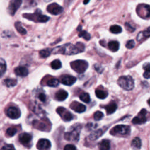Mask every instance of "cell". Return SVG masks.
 <instances>
[{"label": "cell", "instance_id": "obj_35", "mask_svg": "<svg viewBox=\"0 0 150 150\" xmlns=\"http://www.w3.org/2000/svg\"><path fill=\"white\" fill-rule=\"evenodd\" d=\"M80 99L84 103H88L90 101V97L88 93H83L80 96Z\"/></svg>", "mask_w": 150, "mask_h": 150}, {"label": "cell", "instance_id": "obj_6", "mask_svg": "<svg viewBox=\"0 0 150 150\" xmlns=\"http://www.w3.org/2000/svg\"><path fill=\"white\" fill-rule=\"evenodd\" d=\"M81 130V127L80 125H76L73 127V128L68 132L65 134L64 137L69 141H77L79 138V134Z\"/></svg>", "mask_w": 150, "mask_h": 150}, {"label": "cell", "instance_id": "obj_44", "mask_svg": "<svg viewBox=\"0 0 150 150\" xmlns=\"http://www.w3.org/2000/svg\"><path fill=\"white\" fill-rule=\"evenodd\" d=\"M81 30H82L81 26V25H79V26L77 27V30L79 31V32H80Z\"/></svg>", "mask_w": 150, "mask_h": 150}, {"label": "cell", "instance_id": "obj_2", "mask_svg": "<svg viewBox=\"0 0 150 150\" xmlns=\"http://www.w3.org/2000/svg\"><path fill=\"white\" fill-rule=\"evenodd\" d=\"M22 16L23 18L35 22H46L50 19L49 16L43 15L39 9L33 13H23Z\"/></svg>", "mask_w": 150, "mask_h": 150}, {"label": "cell", "instance_id": "obj_15", "mask_svg": "<svg viewBox=\"0 0 150 150\" xmlns=\"http://www.w3.org/2000/svg\"><path fill=\"white\" fill-rule=\"evenodd\" d=\"M32 135L28 133H22L19 136V142L23 145H26L30 143L32 140Z\"/></svg>", "mask_w": 150, "mask_h": 150}, {"label": "cell", "instance_id": "obj_27", "mask_svg": "<svg viewBox=\"0 0 150 150\" xmlns=\"http://www.w3.org/2000/svg\"><path fill=\"white\" fill-rule=\"evenodd\" d=\"M52 52V49H45L41 50L39 52V55L41 57L45 58V57H47L48 56H49Z\"/></svg>", "mask_w": 150, "mask_h": 150}, {"label": "cell", "instance_id": "obj_7", "mask_svg": "<svg viewBox=\"0 0 150 150\" xmlns=\"http://www.w3.org/2000/svg\"><path fill=\"white\" fill-rule=\"evenodd\" d=\"M22 0H11L9 1L7 10L11 16L15 15L18 9L20 8Z\"/></svg>", "mask_w": 150, "mask_h": 150}, {"label": "cell", "instance_id": "obj_34", "mask_svg": "<svg viewBox=\"0 0 150 150\" xmlns=\"http://www.w3.org/2000/svg\"><path fill=\"white\" fill-rule=\"evenodd\" d=\"M80 33H79V37H82L83 38H84L85 40H88L90 39L91 38V35H90V33H88L87 31L86 30H81L80 32H79Z\"/></svg>", "mask_w": 150, "mask_h": 150}, {"label": "cell", "instance_id": "obj_13", "mask_svg": "<svg viewBox=\"0 0 150 150\" xmlns=\"http://www.w3.org/2000/svg\"><path fill=\"white\" fill-rule=\"evenodd\" d=\"M36 146L39 150H49L51 147V143L49 140L42 138L38 141Z\"/></svg>", "mask_w": 150, "mask_h": 150}, {"label": "cell", "instance_id": "obj_18", "mask_svg": "<svg viewBox=\"0 0 150 150\" xmlns=\"http://www.w3.org/2000/svg\"><path fill=\"white\" fill-rule=\"evenodd\" d=\"M14 71H15V74L17 76H21V77L26 76L29 73L28 69L26 68L25 67H23V66L17 67L15 69Z\"/></svg>", "mask_w": 150, "mask_h": 150}, {"label": "cell", "instance_id": "obj_11", "mask_svg": "<svg viewBox=\"0 0 150 150\" xmlns=\"http://www.w3.org/2000/svg\"><path fill=\"white\" fill-rule=\"evenodd\" d=\"M146 111L145 109H142L141 111L138 113V115L132 119V123L135 124H142L146 122Z\"/></svg>", "mask_w": 150, "mask_h": 150}, {"label": "cell", "instance_id": "obj_4", "mask_svg": "<svg viewBox=\"0 0 150 150\" xmlns=\"http://www.w3.org/2000/svg\"><path fill=\"white\" fill-rule=\"evenodd\" d=\"M71 67L78 73H84L88 67V63L86 60H77L70 63Z\"/></svg>", "mask_w": 150, "mask_h": 150}, {"label": "cell", "instance_id": "obj_29", "mask_svg": "<svg viewBox=\"0 0 150 150\" xmlns=\"http://www.w3.org/2000/svg\"><path fill=\"white\" fill-rule=\"evenodd\" d=\"M131 145L135 148L139 149L141 146V141L138 137H136L133 139L131 142Z\"/></svg>", "mask_w": 150, "mask_h": 150}, {"label": "cell", "instance_id": "obj_25", "mask_svg": "<svg viewBox=\"0 0 150 150\" xmlns=\"http://www.w3.org/2000/svg\"><path fill=\"white\" fill-rule=\"evenodd\" d=\"M96 95L100 99H104L108 96V93L105 91L97 89L96 90Z\"/></svg>", "mask_w": 150, "mask_h": 150}, {"label": "cell", "instance_id": "obj_42", "mask_svg": "<svg viewBox=\"0 0 150 150\" xmlns=\"http://www.w3.org/2000/svg\"><path fill=\"white\" fill-rule=\"evenodd\" d=\"M39 98L40 99V101H42L43 102L45 101V100H46V96H45V94L44 93H40L39 95Z\"/></svg>", "mask_w": 150, "mask_h": 150}, {"label": "cell", "instance_id": "obj_37", "mask_svg": "<svg viewBox=\"0 0 150 150\" xmlns=\"http://www.w3.org/2000/svg\"><path fill=\"white\" fill-rule=\"evenodd\" d=\"M103 117V114L102 112L98 111H96L94 114V118L95 120L98 121V120H100Z\"/></svg>", "mask_w": 150, "mask_h": 150}, {"label": "cell", "instance_id": "obj_8", "mask_svg": "<svg viewBox=\"0 0 150 150\" xmlns=\"http://www.w3.org/2000/svg\"><path fill=\"white\" fill-rule=\"evenodd\" d=\"M137 13L143 18H150V5L141 4L137 8Z\"/></svg>", "mask_w": 150, "mask_h": 150}, {"label": "cell", "instance_id": "obj_1", "mask_svg": "<svg viewBox=\"0 0 150 150\" xmlns=\"http://www.w3.org/2000/svg\"><path fill=\"white\" fill-rule=\"evenodd\" d=\"M85 46L81 42H77L76 44L68 43L57 46L52 50V52L54 54L60 53L66 55H73L83 52Z\"/></svg>", "mask_w": 150, "mask_h": 150}, {"label": "cell", "instance_id": "obj_43", "mask_svg": "<svg viewBox=\"0 0 150 150\" xmlns=\"http://www.w3.org/2000/svg\"><path fill=\"white\" fill-rule=\"evenodd\" d=\"M73 0H65V4L66 5H70L72 2Z\"/></svg>", "mask_w": 150, "mask_h": 150}, {"label": "cell", "instance_id": "obj_3", "mask_svg": "<svg viewBox=\"0 0 150 150\" xmlns=\"http://www.w3.org/2000/svg\"><path fill=\"white\" fill-rule=\"evenodd\" d=\"M118 85L125 90H131L134 87V81L130 76H121L118 80Z\"/></svg>", "mask_w": 150, "mask_h": 150}, {"label": "cell", "instance_id": "obj_30", "mask_svg": "<svg viewBox=\"0 0 150 150\" xmlns=\"http://www.w3.org/2000/svg\"><path fill=\"white\" fill-rule=\"evenodd\" d=\"M4 83L8 87H13L15 86L16 83H17V81L15 79H6L4 80Z\"/></svg>", "mask_w": 150, "mask_h": 150}, {"label": "cell", "instance_id": "obj_36", "mask_svg": "<svg viewBox=\"0 0 150 150\" xmlns=\"http://www.w3.org/2000/svg\"><path fill=\"white\" fill-rule=\"evenodd\" d=\"M17 132V129L15 128H9L7 129L6 130V135H8L9 137H12L14 135H15V134Z\"/></svg>", "mask_w": 150, "mask_h": 150}, {"label": "cell", "instance_id": "obj_38", "mask_svg": "<svg viewBox=\"0 0 150 150\" xmlns=\"http://www.w3.org/2000/svg\"><path fill=\"white\" fill-rule=\"evenodd\" d=\"M135 46V42L134 40H129L128 41H127L126 45H125V47L127 49H131L132 48H133Z\"/></svg>", "mask_w": 150, "mask_h": 150}, {"label": "cell", "instance_id": "obj_12", "mask_svg": "<svg viewBox=\"0 0 150 150\" xmlns=\"http://www.w3.org/2000/svg\"><path fill=\"white\" fill-rule=\"evenodd\" d=\"M6 115L11 119H18L21 116V111L16 107H10L6 110Z\"/></svg>", "mask_w": 150, "mask_h": 150}, {"label": "cell", "instance_id": "obj_45", "mask_svg": "<svg viewBox=\"0 0 150 150\" xmlns=\"http://www.w3.org/2000/svg\"><path fill=\"white\" fill-rule=\"evenodd\" d=\"M89 2H90V0H84V1H83V4H84V5H86V4H87Z\"/></svg>", "mask_w": 150, "mask_h": 150}, {"label": "cell", "instance_id": "obj_16", "mask_svg": "<svg viewBox=\"0 0 150 150\" xmlns=\"http://www.w3.org/2000/svg\"><path fill=\"white\" fill-rule=\"evenodd\" d=\"M70 108L73 109L74 111L79 113H81L85 111L86 109V107L85 105L78 102H73L72 104H71Z\"/></svg>", "mask_w": 150, "mask_h": 150}, {"label": "cell", "instance_id": "obj_41", "mask_svg": "<svg viewBox=\"0 0 150 150\" xmlns=\"http://www.w3.org/2000/svg\"><path fill=\"white\" fill-rule=\"evenodd\" d=\"M64 150H76V148L74 145L67 144L64 146Z\"/></svg>", "mask_w": 150, "mask_h": 150}, {"label": "cell", "instance_id": "obj_32", "mask_svg": "<svg viewBox=\"0 0 150 150\" xmlns=\"http://www.w3.org/2000/svg\"><path fill=\"white\" fill-rule=\"evenodd\" d=\"M50 65H51V67L52 69L57 70V69H60L62 67V63L59 60L56 59V60H54L53 62H52Z\"/></svg>", "mask_w": 150, "mask_h": 150}, {"label": "cell", "instance_id": "obj_14", "mask_svg": "<svg viewBox=\"0 0 150 150\" xmlns=\"http://www.w3.org/2000/svg\"><path fill=\"white\" fill-rule=\"evenodd\" d=\"M76 81V78L70 75H64L61 78V82L62 84L66 86H71Z\"/></svg>", "mask_w": 150, "mask_h": 150}, {"label": "cell", "instance_id": "obj_20", "mask_svg": "<svg viewBox=\"0 0 150 150\" xmlns=\"http://www.w3.org/2000/svg\"><path fill=\"white\" fill-rule=\"evenodd\" d=\"M98 147L100 150H109L110 148V142L107 139L102 140L98 144Z\"/></svg>", "mask_w": 150, "mask_h": 150}, {"label": "cell", "instance_id": "obj_9", "mask_svg": "<svg viewBox=\"0 0 150 150\" xmlns=\"http://www.w3.org/2000/svg\"><path fill=\"white\" fill-rule=\"evenodd\" d=\"M47 11L54 15H58L63 12V8L57 3H52L47 6Z\"/></svg>", "mask_w": 150, "mask_h": 150}, {"label": "cell", "instance_id": "obj_17", "mask_svg": "<svg viewBox=\"0 0 150 150\" xmlns=\"http://www.w3.org/2000/svg\"><path fill=\"white\" fill-rule=\"evenodd\" d=\"M149 36H150V26L148 27L146 29L139 32V33L137 36V40L139 42H141Z\"/></svg>", "mask_w": 150, "mask_h": 150}, {"label": "cell", "instance_id": "obj_39", "mask_svg": "<svg viewBox=\"0 0 150 150\" xmlns=\"http://www.w3.org/2000/svg\"><path fill=\"white\" fill-rule=\"evenodd\" d=\"M125 27L126 29H127L128 31L130 32H134V31L135 30V29L134 27H132V26L129 23H128V22H125Z\"/></svg>", "mask_w": 150, "mask_h": 150}, {"label": "cell", "instance_id": "obj_33", "mask_svg": "<svg viewBox=\"0 0 150 150\" xmlns=\"http://www.w3.org/2000/svg\"><path fill=\"white\" fill-rule=\"evenodd\" d=\"M59 84V81L57 79H51L47 82V85L49 87H56Z\"/></svg>", "mask_w": 150, "mask_h": 150}, {"label": "cell", "instance_id": "obj_21", "mask_svg": "<svg viewBox=\"0 0 150 150\" xmlns=\"http://www.w3.org/2000/svg\"><path fill=\"white\" fill-rule=\"evenodd\" d=\"M108 47L111 51L115 52H117L119 49L120 43H118V42L115 41V40L110 41L108 43Z\"/></svg>", "mask_w": 150, "mask_h": 150}, {"label": "cell", "instance_id": "obj_19", "mask_svg": "<svg viewBox=\"0 0 150 150\" xmlns=\"http://www.w3.org/2000/svg\"><path fill=\"white\" fill-rule=\"evenodd\" d=\"M68 96V93L66 91L64 90H60L55 94V98L57 101H63L67 98Z\"/></svg>", "mask_w": 150, "mask_h": 150}, {"label": "cell", "instance_id": "obj_28", "mask_svg": "<svg viewBox=\"0 0 150 150\" xmlns=\"http://www.w3.org/2000/svg\"><path fill=\"white\" fill-rule=\"evenodd\" d=\"M110 30L111 33L114 34H118L122 32V28L120 26L117 25H114L110 28Z\"/></svg>", "mask_w": 150, "mask_h": 150}, {"label": "cell", "instance_id": "obj_31", "mask_svg": "<svg viewBox=\"0 0 150 150\" xmlns=\"http://www.w3.org/2000/svg\"><path fill=\"white\" fill-rule=\"evenodd\" d=\"M103 134V131L101 129H98L94 132H93L90 135V138L91 140H95L97 139L98 137H100Z\"/></svg>", "mask_w": 150, "mask_h": 150}, {"label": "cell", "instance_id": "obj_24", "mask_svg": "<svg viewBox=\"0 0 150 150\" xmlns=\"http://www.w3.org/2000/svg\"><path fill=\"white\" fill-rule=\"evenodd\" d=\"M6 70V64L5 60L0 58V78L4 74Z\"/></svg>", "mask_w": 150, "mask_h": 150}, {"label": "cell", "instance_id": "obj_10", "mask_svg": "<svg viewBox=\"0 0 150 150\" xmlns=\"http://www.w3.org/2000/svg\"><path fill=\"white\" fill-rule=\"evenodd\" d=\"M57 112L60 115L62 119L65 121H71L73 118L72 114L70 111H67L66 109L63 107L57 108Z\"/></svg>", "mask_w": 150, "mask_h": 150}, {"label": "cell", "instance_id": "obj_46", "mask_svg": "<svg viewBox=\"0 0 150 150\" xmlns=\"http://www.w3.org/2000/svg\"><path fill=\"white\" fill-rule=\"evenodd\" d=\"M148 104H149V105L150 106V98L148 100Z\"/></svg>", "mask_w": 150, "mask_h": 150}, {"label": "cell", "instance_id": "obj_26", "mask_svg": "<svg viewBox=\"0 0 150 150\" xmlns=\"http://www.w3.org/2000/svg\"><path fill=\"white\" fill-rule=\"evenodd\" d=\"M144 69L145 70L143 76L145 79L150 78V64L145 63L144 65Z\"/></svg>", "mask_w": 150, "mask_h": 150}, {"label": "cell", "instance_id": "obj_23", "mask_svg": "<svg viewBox=\"0 0 150 150\" xmlns=\"http://www.w3.org/2000/svg\"><path fill=\"white\" fill-rule=\"evenodd\" d=\"M15 27L16 30L21 35H25L27 32L26 30L22 26V23L19 21L16 22L15 23Z\"/></svg>", "mask_w": 150, "mask_h": 150}, {"label": "cell", "instance_id": "obj_22", "mask_svg": "<svg viewBox=\"0 0 150 150\" xmlns=\"http://www.w3.org/2000/svg\"><path fill=\"white\" fill-rule=\"evenodd\" d=\"M105 108L107 114H111L115 111L117 109V104L115 103H111L107 105Z\"/></svg>", "mask_w": 150, "mask_h": 150}, {"label": "cell", "instance_id": "obj_40", "mask_svg": "<svg viewBox=\"0 0 150 150\" xmlns=\"http://www.w3.org/2000/svg\"><path fill=\"white\" fill-rule=\"evenodd\" d=\"M1 150H15L13 145H5L1 149Z\"/></svg>", "mask_w": 150, "mask_h": 150}, {"label": "cell", "instance_id": "obj_5", "mask_svg": "<svg viewBox=\"0 0 150 150\" xmlns=\"http://www.w3.org/2000/svg\"><path fill=\"white\" fill-rule=\"evenodd\" d=\"M131 131L130 127L126 125H118L113 127L111 131V134L113 135H126Z\"/></svg>", "mask_w": 150, "mask_h": 150}]
</instances>
